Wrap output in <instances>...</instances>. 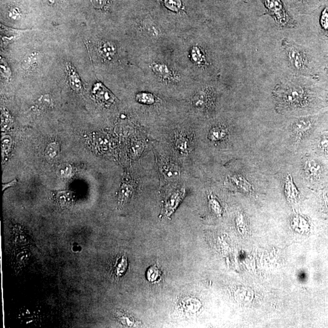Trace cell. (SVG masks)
Segmentation results:
<instances>
[{
  "mask_svg": "<svg viewBox=\"0 0 328 328\" xmlns=\"http://www.w3.org/2000/svg\"><path fill=\"white\" fill-rule=\"evenodd\" d=\"M285 190L288 199L291 201H295L298 196V191L295 187L293 180L290 174L286 178L285 182Z\"/></svg>",
  "mask_w": 328,
  "mask_h": 328,
  "instance_id": "15",
  "label": "cell"
},
{
  "mask_svg": "<svg viewBox=\"0 0 328 328\" xmlns=\"http://www.w3.org/2000/svg\"><path fill=\"white\" fill-rule=\"evenodd\" d=\"M46 150V157L52 159L57 155L59 151V146L56 143H52L48 146Z\"/></svg>",
  "mask_w": 328,
  "mask_h": 328,
  "instance_id": "30",
  "label": "cell"
},
{
  "mask_svg": "<svg viewBox=\"0 0 328 328\" xmlns=\"http://www.w3.org/2000/svg\"><path fill=\"white\" fill-rule=\"evenodd\" d=\"M282 46L289 62L295 70L300 73H306L309 71V58L303 48L287 38L282 40Z\"/></svg>",
  "mask_w": 328,
  "mask_h": 328,
  "instance_id": "1",
  "label": "cell"
},
{
  "mask_svg": "<svg viewBox=\"0 0 328 328\" xmlns=\"http://www.w3.org/2000/svg\"><path fill=\"white\" fill-rule=\"evenodd\" d=\"M37 60V54L36 53H32L29 55V56L26 57L21 63V67L24 70H28L34 65L36 63Z\"/></svg>",
  "mask_w": 328,
  "mask_h": 328,
  "instance_id": "27",
  "label": "cell"
},
{
  "mask_svg": "<svg viewBox=\"0 0 328 328\" xmlns=\"http://www.w3.org/2000/svg\"><path fill=\"white\" fill-rule=\"evenodd\" d=\"M71 171H72V169H71L70 165L64 164L58 169L57 173L61 178H67L70 176Z\"/></svg>",
  "mask_w": 328,
  "mask_h": 328,
  "instance_id": "32",
  "label": "cell"
},
{
  "mask_svg": "<svg viewBox=\"0 0 328 328\" xmlns=\"http://www.w3.org/2000/svg\"><path fill=\"white\" fill-rule=\"evenodd\" d=\"M17 180H13L11 182V183H9L8 184H3V191H4L6 188H8L10 187H12L14 186V185L17 184Z\"/></svg>",
  "mask_w": 328,
  "mask_h": 328,
  "instance_id": "38",
  "label": "cell"
},
{
  "mask_svg": "<svg viewBox=\"0 0 328 328\" xmlns=\"http://www.w3.org/2000/svg\"><path fill=\"white\" fill-rule=\"evenodd\" d=\"M320 148L324 154H328V138H324L320 143Z\"/></svg>",
  "mask_w": 328,
  "mask_h": 328,
  "instance_id": "36",
  "label": "cell"
},
{
  "mask_svg": "<svg viewBox=\"0 0 328 328\" xmlns=\"http://www.w3.org/2000/svg\"><path fill=\"white\" fill-rule=\"evenodd\" d=\"M49 2H50L51 3H54L55 2H56V0H49Z\"/></svg>",
  "mask_w": 328,
  "mask_h": 328,
  "instance_id": "39",
  "label": "cell"
},
{
  "mask_svg": "<svg viewBox=\"0 0 328 328\" xmlns=\"http://www.w3.org/2000/svg\"><path fill=\"white\" fill-rule=\"evenodd\" d=\"M38 105L41 107H47L51 105V100L48 99V96H45L40 97L37 102Z\"/></svg>",
  "mask_w": 328,
  "mask_h": 328,
  "instance_id": "35",
  "label": "cell"
},
{
  "mask_svg": "<svg viewBox=\"0 0 328 328\" xmlns=\"http://www.w3.org/2000/svg\"><path fill=\"white\" fill-rule=\"evenodd\" d=\"M161 271L156 265L150 266L147 272V279L151 282L157 281L161 277Z\"/></svg>",
  "mask_w": 328,
  "mask_h": 328,
  "instance_id": "25",
  "label": "cell"
},
{
  "mask_svg": "<svg viewBox=\"0 0 328 328\" xmlns=\"http://www.w3.org/2000/svg\"><path fill=\"white\" fill-rule=\"evenodd\" d=\"M180 306L186 313H195L201 309L202 304L196 298L189 297L182 300Z\"/></svg>",
  "mask_w": 328,
  "mask_h": 328,
  "instance_id": "9",
  "label": "cell"
},
{
  "mask_svg": "<svg viewBox=\"0 0 328 328\" xmlns=\"http://www.w3.org/2000/svg\"><path fill=\"white\" fill-rule=\"evenodd\" d=\"M31 256V252L28 249H24L16 253L14 259V266L16 269H20L27 265Z\"/></svg>",
  "mask_w": 328,
  "mask_h": 328,
  "instance_id": "19",
  "label": "cell"
},
{
  "mask_svg": "<svg viewBox=\"0 0 328 328\" xmlns=\"http://www.w3.org/2000/svg\"><path fill=\"white\" fill-rule=\"evenodd\" d=\"M209 205L212 212L217 217H221L223 215V208L217 198L211 193L208 196Z\"/></svg>",
  "mask_w": 328,
  "mask_h": 328,
  "instance_id": "23",
  "label": "cell"
},
{
  "mask_svg": "<svg viewBox=\"0 0 328 328\" xmlns=\"http://www.w3.org/2000/svg\"><path fill=\"white\" fill-rule=\"evenodd\" d=\"M152 69L156 74L162 77L168 78L170 76V72L169 71L168 68L164 64H155L152 67Z\"/></svg>",
  "mask_w": 328,
  "mask_h": 328,
  "instance_id": "28",
  "label": "cell"
},
{
  "mask_svg": "<svg viewBox=\"0 0 328 328\" xmlns=\"http://www.w3.org/2000/svg\"><path fill=\"white\" fill-rule=\"evenodd\" d=\"M227 136V131L223 126H215L210 129L209 139L213 142H220L225 140Z\"/></svg>",
  "mask_w": 328,
  "mask_h": 328,
  "instance_id": "17",
  "label": "cell"
},
{
  "mask_svg": "<svg viewBox=\"0 0 328 328\" xmlns=\"http://www.w3.org/2000/svg\"><path fill=\"white\" fill-rule=\"evenodd\" d=\"M143 28H144L146 34L152 38H157L161 35L160 29L150 19L144 23Z\"/></svg>",
  "mask_w": 328,
  "mask_h": 328,
  "instance_id": "22",
  "label": "cell"
},
{
  "mask_svg": "<svg viewBox=\"0 0 328 328\" xmlns=\"http://www.w3.org/2000/svg\"><path fill=\"white\" fill-rule=\"evenodd\" d=\"M94 7L96 9H102L106 6L108 0H91Z\"/></svg>",
  "mask_w": 328,
  "mask_h": 328,
  "instance_id": "34",
  "label": "cell"
},
{
  "mask_svg": "<svg viewBox=\"0 0 328 328\" xmlns=\"http://www.w3.org/2000/svg\"><path fill=\"white\" fill-rule=\"evenodd\" d=\"M99 53L105 59L110 60L116 53V45L111 41H103L99 47Z\"/></svg>",
  "mask_w": 328,
  "mask_h": 328,
  "instance_id": "13",
  "label": "cell"
},
{
  "mask_svg": "<svg viewBox=\"0 0 328 328\" xmlns=\"http://www.w3.org/2000/svg\"><path fill=\"white\" fill-rule=\"evenodd\" d=\"M320 21L321 27L324 31H328V4L324 5L321 10Z\"/></svg>",
  "mask_w": 328,
  "mask_h": 328,
  "instance_id": "29",
  "label": "cell"
},
{
  "mask_svg": "<svg viewBox=\"0 0 328 328\" xmlns=\"http://www.w3.org/2000/svg\"><path fill=\"white\" fill-rule=\"evenodd\" d=\"M305 172L311 178L319 177L322 172V168L319 162L313 160H309L304 165Z\"/></svg>",
  "mask_w": 328,
  "mask_h": 328,
  "instance_id": "12",
  "label": "cell"
},
{
  "mask_svg": "<svg viewBox=\"0 0 328 328\" xmlns=\"http://www.w3.org/2000/svg\"><path fill=\"white\" fill-rule=\"evenodd\" d=\"M280 94L282 102L291 107L302 105L308 99L307 92L300 86H288L282 89Z\"/></svg>",
  "mask_w": 328,
  "mask_h": 328,
  "instance_id": "2",
  "label": "cell"
},
{
  "mask_svg": "<svg viewBox=\"0 0 328 328\" xmlns=\"http://www.w3.org/2000/svg\"><path fill=\"white\" fill-rule=\"evenodd\" d=\"M12 239L14 244L17 246H28L33 243L28 233L18 225L13 227Z\"/></svg>",
  "mask_w": 328,
  "mask_h": 328,
  "instance_id": "5",
  "label": "cell"
},
{
  "mask_svg": "<svg viewBox=\"0 0 328 328\" xmlns=\"http://www.w3.org/2000/svg\"><path fill=\"white\" fill-rule=\"evenodd\" d=\"M1 68L2 73L3 74V76L6 78H8L11 76V71H10L8 64L5 62L4 60H2Z\"/></svg>",
  "mask_w": 328,
  "mask_h": 328,
  "instance_id": "33",
  "label": "cell"
},
{
  "mask_svg": "<svg viewBox=\"0 0 328 328\" xmlns=\"http://www.w3.org/2000/svg\"><path fill=\"white\" fill-rule=\"evenodd\" d=\"M136 100L138 102L145 105H151L155 103V97L150 93H141L136 96Z\"/></svg>",
  "mask_w": 328,
  "mask_h": 328,
  "instance_id": "26",
  "label": "cell"
},
{
  "mask_svg": "<svg viewBox=\"0 0 328 328\" xmlns=\"http://www.w3.org/2000/svg\"><path fill=\"white\" fill-rule=\"evenodd\" d=\"M54 197L57 204L61 207L69 206L71 205L73 201L72 193L67 191H56Z\"/></svg>",
  "mask_w": 328,
  "mask_h": 328,
  "instance_id": "20",
  "label": "cell"
},
{
  "mask_svg": "<svg viewBox=\"0 0 328 328\" xmlns=\"http://www.w3.org/2000/svg\"><path fill=\"white\" fill-rule=\"evenodd\" d=\"M68 79L71 89L77 93L82 92V84L79 74L77 73L75 68L71 64L68 63L67 66Z\"/></svg>",
  "mask_w": 328,
  "mask_h": 328,
  "instance_id": "7",
  "label": "cell"
},
{
  "mask_svg": "<svg viewBox=\"0 0 328 328\" xmlns=\"http://www.w3.org/2000/svg\"><path fill=\"white\" fill-rule=\"evenodd\" d=\"M313 126L310 119H301L295 122L293 125L294 132L298 137L301 138L310 130Z\"/></svg>",
  "mask_w": 328,
  "mask_h": 328,
  "instance_id": "8",
  "label": "cell"
},
{
  "mask_svg": "<svg viewBox=\"0 0 328 328\" xmlns=\"http://www.w3.org/2000/svg\"><path fill=\"white\" fill-rule=\"evenodd\" d=\"M93 92L96 100L104 105L109 106L115 102V97L101 83L94 84Z\"/></svg>",
  "mask_w": 328,
  "mask_h": 328,
  "instance_id": "4",
  "label": "cell"
},
{
  "mask_svg": "<svg viewBox=\"0 0 328 328\" xmlns=\"http://www.w3.org/2000/svg\"><path fill=\"white\" fill-rule=\"evenodd\" d=\"M232 183L235 185L239 189L242 190L246 193H251L253 192V189L251 183L242 175L234 174L230 178Z\"/></svg>",
  "mask_w": 328,
  "mask_h": 328,
  "instance_id": "10",
  "label": "cell"
},
{
  "mask_svg": "<svg viewBox=\"0 0 328 328\" xmlns=\"http://www.w3.org/2000/svg\"><path fill=\"white\" fill-rule=\"evenodd\" d=\"M165 5L173 11H178L181 8L180 0H164Z\"/></svg>",
  "mask_w": 328,
  "mask_h": 328,
  "instance_id": "31",
  "label": "cell"
},
{
  "mask_svg": "<svg viewBox=\"0 0 328 328\" xmlns=\"http://www.w3.org/2000/svg\"><path fill=\"white\" fill-rule=\"evenodd\" d=\"M175 147L181 154H188L190 147L189 139L183 134L178 135L175 141Z\"/></svg>",
  "mask_w": 328,
  "mask_h": 328,
  "instance_id": "18",
  "label": "cell"
},
{
  "mask_svg": "<svg viewBox=\"0 0 328 328\" xmlns=\"http://www.w3.org/2000/svg\"><path fill=\"white\" fill-rule=\"evenodd\" d=\"M116 317L119 322L126 327H135L139 324L130 315L122 311L117 312Z\"/></svg>",
  "mask_w": 328,
  "mask_h": 328,
  "instance_id": "21",
  "label": "cell"
},
{
  "mask_svg": "<svg viewBox=\"0 0 328 328\" xmlns=\"http://www.w3.org/2000/svg\"><path fill=\"white\" fill-rule=\"evenodd\" d=\"M133 193H134V187L132 185L126 182L123 183L119 194V204L122 205L127 203L131 199Z\"/></svg>",
  "mask_w": 328,
  "mask_h": 328,
  "instance_id": "14",
  "label": "cell"
},
{
  "mask_svg": "<svg viewBox=\"0 0 328 328\" xmlns=\"http://www.w3.org/2000/svg\"><path fill=\"white\" fill-rule=\"evenodd\" d=\"M10 17L12 19H17L19 16V11L17 8H13L9 12Z\"/></svg>",
  "mask_w": 328,
  "mask_h": 328,
  "instance_id": "37",
  "label": "cell"
},
{
  "mask_svg": "<svg viewBox=\"0 0 328 328\" xmlns=\"http://www.w3.org/2000/svg\"><path fill=\"white\" fill-rule=\"evenodd\" d=\"M162 171L165 176L170 179H174L180 175L178 168L171 164H166L162 167Z\"/></svg>",
  "mask_w": 328,
  "mask_h": 328,
  "instance_id": "24",
  "label": "cell"
},
{
  "mask_svg": "<svg viewBox=\"0 0 328 328\" xmlns=\"http://www.w3.org/2000/svg\"><path fill=\"white\" fill-rule=\"evenodd\" d=\"M185 194H186V190L184 188H178L171 191L164 200L161 213L162 216L168 218L173 215L181 201L184 199Z\"/></svg>",
  "mask_w": 328,
  "mask_h": 328,
  "instance_id": "3",
  "label": "cell"
},
{
  "mask_svg": "<svg viewBox=\"0 0 328 328\" xmlns=\"http://www.w3.org/2000/svg\"><path fill=\"white\" fill-rule=\"evenodd\" d=\"M290 6L299 10H312L320 7L326 0H287Z\"/></svg>",
  "mask_w": 328,
  "mask_h": 328,
  "instance_id": "6",
  "label": "cell"
},
{
  "mask_svg": "<svg viewBox=\"0 0 328 328\" xmlns=\"http://www.w3.org/2000/svg\"><path fill=\"white\" fill-rule=\"evenodd\" d=\"M212 97L207 92L201 91L194 97L193 104L198 108H205L212 102Z\"/></svg>",
  "mask_w": 328,
  "mask_h": 328,
  "instance_id": "11",
  "label": "cell"
},
{
  "mask_svg": "<svg viewBox=\"0 0 328 328\" xmlns=\"http://www.w3.org/2000/svg\"><path fill=\"white\" fill-rule=\"evenodd\" d=\"M128 266V259L125 256H121L116 259L114 265V274L116 277H121L125 274Z\"/></svg>",
  "mask_w": 328,
  "mask_h": 328,
  "instance_id": "16",
  "label": "cell"
}]
</instances>
